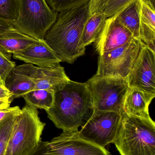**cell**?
Returning a JSON list of instances; mask_svg holds the SVG:
<instances>
[{"label":"cell","mask_w":155,"mask_h":155,"mask_svg":"<svg viewBox=\"0 0 155 155\" xmlns=\"http://www.w3.org/2000/svg\"><path fill=\"white\" fill-rule=\"evenodd\" d=\"M94 109L86 83L68 80L54 91L52 105L46 110L48 118L63 132H78Z\"/></svg>","instance_id":"6da1fadb"},{"label":"cell","mask_w":155,"mask_h":155,"mask_svg":"<svg viewBox=\"0 0 155 155\" xmlns=\"http://www.w3.org/2000/svg\"><path fill=\"white\" fill-rule=\"evenodd\" d=\"M90 2L58 13L56 21L43 39L62 62L73 64L85 54L83 42L84 27L90 15Z\"/></svg>","instance_id":"7a4b0ae2"},{"label":"cell","mask_w":155,"mask_h":155,"mask_svg":"<svg viewBox=\"0 0 155 155\" xmlns=\"http://www.w3.org/2000/svg\"><path fill=\"white\" fill-rule=\"evenodd\" d=\"M122 122L113 144L121 155H155V123L122 114Z\"/></svg>","instance_id":"3957f363"},{"label":"cell","mask_w":155,"mask_h":155,"mask_svg":"<svg viewBox=\"0 0 155 155\" xmlns=\"http://www.w3.org/2000/svg\"><path fill=\"white\" fill-rule=\"evenodd\" d=\"M45 126L37 109L25 106L16 117L5 155H31L42 141Z\"/></svg>","instance_id":"277c9868"},{"label":"cell","mask_w":155,"mask_h":155,"mask_svg":"<svg viewBox=\"0 0 155 155\" xmlns=\"http://www.w3.org/2000/svg\"><path fill=\"white\" fill-rule=\"evenodd\" d=\"M18 19L13 26L37 40H43L56 21L58 12L49 6L46 0H20Z\"/></svg>","instance_id":"5b68a950"},{"label":"cell","mask_w":155,"mask_h":155,"mask_svg":"<svg viewBox=\"0 0 155 155\" xmlns=\"http://www.w3.org/2000/svg\"><path fill=\"white\" fill-rule=\"evenodd\" d=\"M86 83L92 95L94 110L123 114L129 87L127 78L95 74Z\"/></svg>","instance_id":"8992f818"},{"label":"cell","mask_w":155,"mask_h":155,"mask_svg":"<svg viewBox=\"0 0 155 155\" xmlns=\"http://www.w3.org/2000/svg\"><path fill=\"white\" fill-rule=\"evenodd\" d=\"M143 43L133 38L124 45L99 55L96 74L127 78Z\"/></svg>","instance_id":"52a82bcc"},{"label":"cell","mask_w":155,"mask_h":155,"mask_svg":"<svg viewBox=\"0 0 155 155\" xmlns=\"http://www.w3.org/2000/svg\"><path fill=\"white\" fill-rule=\"evenodd\" d=\"M123 115L121 113L94 110L89 120L78 131L81 138L105 148L114 143Z\"/></svg>","instance_id":"ba28073f"},{"label":"cell","mask_w":155,"mask_h":155,"mask_svg":"<svg viewBox=\"0 0 155 155\" xmlns=\"http://www.w3.org/2000/svg\"><path fill=\"white\" fill-rule=\"evenodd\" d=\"M50 155H112L105 148L81 138L78 132H63L47 142Z\"/></svg>","instance_id":"9c48e42d"},{"label":"cell","mask_w":155,"mask_h":155,"mask_svg":"<svg viewBox=\"0 0 155 155\" xmlns=\"http://www.w3.org/2000/svg\"><path fill=\"white\" fill-rule=\"evenodd\" d=\"M127 78L129 87L155 95V52L144 43Z\"/></svg>","instance_id":"30bf717a"},{"label":"cell","mask_w":155,"mask_h":155,"mask_svg":"<svg viewBox=\"0 0 155 155\" xmlns=\"http://www.w3.org/2000/svg\"><path fill=\"white\" fill-rule=\"evenodd\" d=\"M133 38L131 32L118 21L116 13L106 19L95 41V48L101 55L124 45Z\"/></svg>","instance_id":"8fae6325"},{"label":"cell","mask_w":155,"mask_h":155,"mask_svg":"<svg viewBox=\"0 0 155 155\" xmlns=\"http://www.w3.org/2000/svg\"><path fill=\"white\" fill-rule=\"evenodd\" d=\"M13 57L38 67H53L62 62L44 39L38 40L24 50L13 54Z\"/></svg>","instance_id":"7c38bea8"},{"label":"cell","mask_w":155,"mask_h":155,"mask_svg":"<svg viewBox=\"0 0 155 155\" xmlns=\"http://www.w3.org/2000/svg\"><path fill=\"white\" fill-rule=\"evenodd\" d=\"M36 67L30 64L15 66L5 80V86L12 93L11 102L15 98L22 97L35 89L34 77Z\"/></svg>","instance_id":"4fadbf2b"},{"label":"cell","mask_w":155,"mask_h":155,"mask_svg":"<svg viewBox=\"0 0 155 155\" xmlns=\"http://www.w3.org/2000/svg\"><path fill=\"white\" fill-rule=\"evenodd\" d=\"M140 39L155 52V0H137Z\"/></svg>","instance_id":"5bb4252c"},{"label":"cell","mask_w":155,"mask_h":155,"mask_svg":"<svg viewBox=\"0 0 155 155\" xmlns=\"http://www.w3.org/2000/svg\"><path fill=\"white\" fill-rule=\"evenodd\" d=\"M155 97L136 88L128 87L124 102L123 113L141 118H150L149 105Z\"/></svg>","instance_id":"9a60e30c"},{"label":"cell","mask_w":155,"mask_h":155,"mask_svg":"<svg viewBox=\"0 0 155 155\" xmlns=\"http://www.w3.org/2000/svg\"><path fill=\"white\" fill-rule=\"evenodd\" d=\"M38 41L12 26L0 33V52L11 60L12 54L24 50Z\"/></svg>","instance_id":"2e32d148"},{"label":"cell","mask_w":155,"mask_h":155,"mask_svg":"<svg viewBox=\"0 0 155 155\" xmlns=\"http://www.w3.org/2000/svg\"><path fill=\"white\" fill-rule=\"evenodd\" d=\"M69 80L64 68L60 64L53 67H36L34 77L35 89L54 92L58 87Z\"/></svg>","instance_id":"e0dca14e"},{"label":"cell","mask_w":155,"mask_h":155,"mask_svg":"<svg viewBox=\"0 0 155 155\" xmlns=\"http://www.w3.org/2000/svg\"><path fill=\"white\" fill-rule=\"evenodd\" d=\"M120 23L128 29L134 38L140 39V18L138 1L136 0L117 13Z\"/></svg>","instance_id":"ac0fdd59"},{"label":"cell","mask_w":155,"mask_h":155,"mask_svg":"<svg viewBox=\"0 0 155 155\" xmlns=\"http://www.w3.org/2000/svg\"><path fill=\"white\" fill-rule=\"evenodd\" d=\"M107 18L101 13L90 15L86 22L83 31V42L85 47L95 42Z\"/></svg>","instance_id":"d6986e66"},{"label":"cell","mask_w":155,"mask_h":155,"mask_svg":"<svg viewBox=\"0 0 155 155\" xmlns=\"http://www.w3.org/2000/svg\"><path fill=\"white\" fill-rule=\"evenodd\" d=\"M22 97L28 106L46 111L52 105L54 92L45 89H35L26 93Z\"/></svg>","instance_id":"ffe728a7"},{"label":"cell","mask_w":155,"mask_h":155,"mask_svg":"<svg viewBox=\"0 0 155 155\" xmlns=\"http://www.w3.org/2000/svg\"><path fill=\"white\" fill-rule=\"evenodd\" d=\"M136 0H106L103 3L96 7L90 12V15L95 13L103 14L106 18L117 13L125 7Z\"/></svg>","instance_id":"44dd1931"},{"label":"cell","mask_w":155,"mask_h":155,"mask_svg":"<svg viewBox=\"0 0 155 155\" xmlns=\"http://www.w3.org/2000/svg\"><path fill=\"white\" fill-rule=\"evenodd\" d=\"M20 111L11 114L0 122V155H5L8 141Z\"/></svg>","instance_id":"7402d4cb"},{"label":"cell","mask_w":155,"mask_h":155,"mask_svg":"<svg viewBox=\"0 0 155 155\" xmlns=\"http://www.w3.org/2000/svg\"><path fill=\"white\" fill-rule=\"evenodd\" d=\"M20 0H0V19L13 23L18 19Z\"/></svg>","instance_id":"603a6c76"},{"label":"cell","mask_w":155,"mask_h":155,"mask_svg":"<svg viewBox=\"0 0 155 155\" xmlns=\"http://www.w3.org/2000/svg\"><path fill=\"white\" fill-rule=\"evenodd\" d=\"M53 10L59 13L79 7L89 3L91 0H46Z\"/></svg>","instance_id":"cb8c5ba5"},{"label":"cell","mask_w":155,"mask_h":155,"mask_svg":"<svg viewBox=\"0 0 155 155\" xmlns=\"http://www.w3.org/2000/svg\"><path fill=\"white\" fill-rule=\"evenodd\" d=\"M15 66V62L0 52V84L5 85L6 77Z\"/></svg>","instance_id":"d4e9b609"},{"label":"cell","mask_w":155,"mask_h":155,"mask_svg":"<svg viewBox=\"0 0 155 155\" xmlns=\"http://www.w3.org/2000/svg\"><path fill=\"white\" fill-rule=\"evenodd\" d=\"M21 110L18 106L8 107L7 108L0 109V122L6 118L7 116L13 113H17Z\"/></svg>","instance_id":"484cf974"},{"label":"cell","mask_w":155,"mask_h":155,"mask_svg":"<svg viewBox=\"0 0 155 155\" xmlns=\"http://www.w3.org/2000/svg\"><path fill=\"white\" fill-rule=\"evenodd\" d=\"M47 142L41 141L38 147L30 155H50L46 152Z\"/></svg>","instance_id":"4316f807"},{"label":"cell","mask_w":155,"mask_h":155,"mask_svg":"<svg viewBox=\"0 0 155 155\" xmlns=\"http://www.w3.org/2000/svg\"><path fill=\"white\" fill-rule=\"evenodd\" d=\"M12 97V94L7 89L5 85L0 84V99L9 100L10 101Z\"/></svg>","instance_id":"83f0119b"},{"label":"cell","mask_w":155,"mask_h":155,"mask_svg":"<svg viewBox=\"0 0 155 155\" xmlns=\"http://www.w3.org/2000/svg\"><path fill=\"white\" fill-rule=\"evenodd\" d=\"M12 26L13 24L12 23L0 19V33Z\"/></svg>","instance_id":"f1b7e54d"},{"label":"cell","mask_w":155,"mask_h":155,"mask_svg":"<svg viewBox=\"0 0 155 155\" xmlns=\"http://www.w3.org/2000/svg\"><path fill=\"white\" fill-rule=\"evenodd\" d=\"M11 102L9 100H1L0 99V109L10 107Z\"/></svg>","instance_id":"f546056e"}]
</instances>
